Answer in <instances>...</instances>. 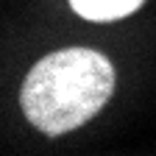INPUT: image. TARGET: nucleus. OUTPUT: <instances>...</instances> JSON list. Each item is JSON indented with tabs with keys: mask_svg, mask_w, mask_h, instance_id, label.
<instances>
[{
	"mask_svg": "<svg viewBox=\"0 0 156 156\" xmlns=\"http://www.w3.org/2000/svg\"><path fill=\"white\" fill-rule=\"evenodd\" d=\"M114 92L112 62L89 48L56 50L28 70L20 106L28 123L48 136H62L106 106Z\"/></svg>",
	"mask_w": 156,
	"mask_h": 156,
	"instance_id": "nucleus-1",
	"label": "nucleus"
},
{
	"mask_svg": "<svg viewBox=\"0 0 156 156\" xmlns=\"http://www.w3.org/2000/svg\"><path fill=\"white\" fill-rule=\"evenodd\" d=\"M145 0H70V6L78 17L89 23H114L134 14Z\"/></svg>",
	"mask_w": 156,
	"mask_h": 156,
	"instance_id": "nucleus-2",
	"label": "nucleus"
}]
</instances>
